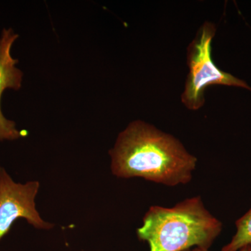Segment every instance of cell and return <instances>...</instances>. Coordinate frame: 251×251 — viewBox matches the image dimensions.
<instances>
[{
    "mask_svg": "<svg viewBox=\"0 0 251 251\" xmlns=\"http://www.w3.org/2000/svg\"><path fill=\"white\" fill-rule=\"evenodd\" d=\"M112 173L175 186L192 179L197 158L173 135L143 121L131 122L110 151Z\"/></svg>",
    "mask_w": 251,
    "mask_h": 251,
    "instance_id": "cell-1",
    "label": "cell"
},
{
    "mask_svg": "<svg viewBox=\"0 0 251 251\" xmlns=\"http://www.w3.org/2000/svg\"><path fill=\"white\" fill-rule=\"evenodd\" d=\"M221 230V221L206 210L201 197H195L174 207L151 206L137 234L150 251L208 250Z\"/></svg>",
    "mask_w": 251,
    "mask_h": 251,
    "instance_id": "cell-2",
    "label": "cell"
},
{
    "mask_svg": "<svg viewBox=\"0 0 251 251\" xmlns=\"http://www.w3.org/2000/svg\"><path fill=\"white\" fill-rule=\"evenodd\" d=\"M216 31L213 23H204L188 46L189 73L181 95L182 103L188 110H197L202 108L205 102L204 91L211 85L231 86L251 91L247 82L221 70L214 62L211 45Z\"/></svg>",
    "mask_w": 251,
    "mask_h": 251,
    "instance_id": "cell-3",
    "label": "cell"
},
{
    "mask_svg": "<svg viewBox=\"0 0 251 251\" xmlns=\"http://www.w3.org/2000/svg\"><path fill=\"white\" fill-rule=\"evenodd\" d=\"M39 189L38 181L18 184L0 168V239L19 218L25 219L36 228L52 227V225L45 222L36 211L34 201Z\"/></svg>",
    "mask_w": 251,
    "mask_h": 251,
    "instance_id": "cell-4",
    "label": "cell"
},
{
    "mask_svg": "<svg viewBox=\"0 0 251 251\" xmlns=\"http://www.w3.org/2000/svg\"><path fill=\"white\" fill-rule=\"evenodd\" d=\"M12 29H4L0 38V140H15L27 135L25 130L21 131L16 124L5 118L1 110V98L6 89L18 90L22 83L23 73L16 68L17 59L11 54V47L17 39Z\"/></svg>",
    "mask_w": 251,
    "mask_h": 251,
    "instance_id": "cell-5",
    "label": "cell"
},
{
    "mask_svg": "<svg viewBox=\"0 0 251 251\" xmlns=\"http://www.w3.org/2000/svg\"><path fill=\"white\" fill-rule=\"evenodd\" d=\"M235 224V234L221 251H239L244 248L251 247V208L236 221Z\"/></svg>",
    "mask_w": 251,
    "mask_h": 251,
    "instance_id": "cell-6",
    "label": "cell"
},
{
    "mask_svg": "<svg viewBox=\"0 0 251 251\" xmlns=\"http://www.w3.org/2000/svg\"><path fill=\"white\" fill-rule=\"evenodd\" d=\"M194 251H209L208 250H203V249H193ZM239 251H251V247H247L244 248V249H241Z\"/></svg>",
    "mask_w": 251,
    "mask_h": 251,
    "instance_id": "cell-7",
    "label": "cell"
},
{
    "mask_svg": "<svg viewBox=\"0 0 251 251\" xmlns=\"http://www.w3.org/2000/svg\"><path fill=\"white\" fill-rule=\"evenodd\" d=\"M194 251L191 250V249H187V250H184V251Z\"/></svg>",
    "mask_w": 251,
    "mask_h": 251,
    "instance_id": "cell-8",
    "label": "cell"
}]
</instances>
